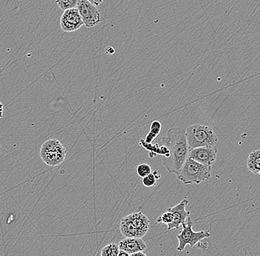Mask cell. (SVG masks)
<instances>
[{"label":"cell","instance_id":"1","mask_svg":"<svg viewBox=\"0 0 260 256\" xmlns=\"http://www.w3.org/2000/svg\"><path fill=\"white\" fill-rule=\"evenodd\" d=\"M161 142L170 151L168 155L162 156V165L169 173L177 175L189 152L186 130L180 127L172 128L167 131V135L162 137Z\"/></svg>","mask_w":260,"mask_h":256},{"label":"cell","instance_id":"2","mask_svg":"<svg viewBox=\"0 0 260 256\" xmlns=\"http://www.w3.org/2000/svg\"><path fill=\"white\" fill-rule=\"evenodd\" d=\"M211 166L201 164L190 157L186 161L177 174L178 179L183 184H200L211 178Z\"/></svg>","mask_w":260,"mask_h":256},{"label":"cell","instance_id":"3","mask_svg":"<svg viewBox=\"0 0 260 256\" xmlns=\"http://www.w3.org/2000/svg\"><path fill=\"white\" fill-rule=\"evenodd\" d=\"M150 221L141 212L133 213L121 218L120 231L125 238H142L149 231Z\"/></svg>","mask_w":260,"mask_h":256},{"label":"cell","instance_id":"4","mask_svg":"<svg viewBox=\"0 0 260 256\" xmlns=\"http://www.w3.org/2000/svg\"><path fill=\"white\" fill-rule=\"evenodd\" d=\"M187 142L189 150L198 147L216 145L218 137L209 126L193 124L186 129Z\"/></svg>","mask_w":260,"mask_h":256},{"label":"cell","instance_id":"5","mask_svg":"<svg viewBox=\"0 0 260 256\" xmlns=\"http://www.w3.org/2000/svg\"><path fill=\"white\" fill-rule=\"evenodd\" d=\"M67 153V149L59 140L50 139L42 144L40 157L45 164L50 167H56L64 162Z\"/></svg>","mask_w":260,"mask_h":256},{"label":"cell","instance_id":"6","mask_svg":"<svg viewBox=\"0 0 260 256\" xmlns=\"http://www.w3.org/2000/svg\"><path fill=\"white\" fill-rule=\"evenodd\" d=\"M192 226V220H191V215H189L187 218L186 223L182 225L183 230L178 236L179 244L177 250L179 252L184 250L187 245L194 247L202 240L210 237V231L195 232L193 231Z\"/></svg>","mask_w":260,"mask_h":256},{"label":"cell","instance_id":"7","mask_svg":"<svg viewBox=\"0 0 260 256\" xmlns=\"http://www.w3.org/2000/svg\"><path fill=\"white\" fill-rule=\"evenodd\" d=\"M76 8L79 10L84 25L89 28L95 27L103 19L96 6L89 3L88 0H79Z\"/></svg>","mask_w":260,"mask_h":256},{"label":"cell","instance_id":"8","mask_svg":"<svg viewBox=\"0 0 260 256\" xmlns=\"http://www.w3.org/2000/svg\"><path fill=\"white\" fill-rule=\"evenodd\" d=\"M217 152L218 149L216 145H207L189 150L188 157L201 164L211 166L217 160Z\"/></svg>","mask_w":260,"mask_h":256},{"label":"cell","instance_id":"9","mask_svg":"<svg viewBox=\"0 0 260 256\" xmlns=\"http://www.w3.org/2000/svg\"><path fill=\"white\" fill-rule=\"evenodd\" d=\"M84 25L82 18L77 8L64 11L60 20L61 30L68 33L75 32Z\"/></svg>","mask_w":260,"mask_h":256},{"label":"cell","instance_id":"10","mask_svg":"<svg viewBox=\"0 0 260 256\" xmlns=\"http://www.w3.org/2000/svg\"><path fill=\"white\" fill-rule=\"evenodd\" d=\"M188 203V199L185 198L175 206L169 207L167 209V210L170 211L173 215V221L167 225L168 231H172L173 229L179 230L180 226L186 223L187 218L191 213L190 211H188L186 209Z\"/></svg>","mask_w":260,"mask_h":256},{"label":"cell","instance_id":"11","mask_svg":"<svg viewBox=\"0 0 260 256\" xmlns=\"http://www.w3.org/2000/svg\"><path fill=\"white\" fill-rule=\"evenodd\" d=\"M120 249L126 251L129 255L138 251H144L146 249V244L141 238L126 237L118 243Z\"/></svg>","mask_w":260,"mask_h":256},{"label":"cell","instance_id":"12","mask_svg":"<svg viewBox=\"0 0 260 256\" xmlns=\"http://www.w3.org/2000/svg\"><path fill=\"white\" fill-rule=\"evenodd\" d=\"M247 168L253 174H259L260 171V150H254L247 159Z\"/></svg>","mask_w":260,"mask_h":256},{"label":"cell","instance_id":"13","mask_svg":"<svg viewBox=\"0 0 260 256\" xmlns=\"http://www.w3.org/2000/svg\"><path fill=\"white\" fill-rule=\"evenodd\" d=\"M140 145H142L144 148L149 152V157H154L157 155H160L162 156L168 155L170 151L167 149L166 145H162L161 147H159L158 144L156 145H152V143H147L145 140H141L140 141Z\"/></svg>","mask_w":260,"mask_h":256},{"label":"cell","instance_id":"14","mask_svg":"<svg viewBox=\"0 0 260 256\" xmlns=\"http://www.w3.org/2000/svg\"><path fill=\"white\" fill-rule=\"evenodd\" d=\"M162 130V124L159 121H154L151 124L150 131L148 133L147 135L146 136L145 142L147 143H152L154 140V139L160 134Z\"/></svg>","mask_w":260,"mask_h":256},{"label":"cell","instance_id":"15","mask_svg":"<svg viewBox=\"0 0 260 256\" xmlns=\"http://www.w3.org/2000/svg\"><path fill=\"white\" fill-rule=\"evenodd\" d=\"M160 176L157 171H154L153 173L146 175L143 177L142 182L144 186L146 188H152L157 184V179H160Z\"/></svg>","mask_w":260,"mask_h":256},{"label":"cell","instance_id":"16","mask_svg":"<svg viewBox=\"0 0 260 256\" xmlns=\"http://www.w3.org/2000/svg\"><path fill=\"white\" fill-rule=\"evenodd\" d=\"M119 250L120 248L118 244L111 243V244H107L102 249L101 255L103 256H118Z\"/></svg>","mask_w":260,"mask_h":256},{"label":"cell","instance_id":"17","mask_svg":"<svg viewBox=\"0 0 260 256\" xmlns=\"http://www.w3.org/2000/svg\"><path fill=\"white\" fill-rule=\"evenodd\" d=\"M79 0H56L57 6L62 11L77 7Z\"/></svg>","mask_w":260,"mask_h":256},{"label":"cell","instance_id":"18","mask_svg":"<svg viewBox=\"0 0 260 256\" xmlns=\"http://www.w3.org/2000/svg\"><path fill=\"white\" fill-rule=\"evenodd\" d=\"M136 173H137L138 176L143 178L146 176V175L152 173V168H151L150 165L143 163V164L138 165L137 168H136Z\"/></svg>","mask_w":260,"mask_h":256},{"label":"cell","instance_id":"19","mask_svg":"<svg viewBox=\"0 0 260 256\" xmlns=\"http://www.w3.org/2000/svg\"><path fill=\"white\" fill-rule=\"evenodd\" d=\"M172 221H173V215L169 210H167V212L160 215L157 220V223L166 224V225H169Z\"/></svg>","mask_w":260,"mask_h":256},{"label":"cell","instance_id":"20","mask_svg":"<svg viewBox=\"0 0 260 256\" xmlns=\"http://www.w3.org/2000/svg\"><path fill=\"white\" fill-rule=\"evenodd\" d=\"M88 1L89 3H92V5H94V6L98 7V6H99V5L104 1V0H88Z\"/></svg>","mask_w":260,"mask_h":256},{"label":"cell","instance_id":"21","mask_svg":"<svg viewBox=\"0 0 260 256\" xmlns=\"http://www.w3.org/2000/svg\"><path fill=\"white\" fill-rule=\"evenodd\" d=\"M106 53H107V54L109 55H113L114 53H115V50H114V48H112V47H107V48H106Z\"/></svg>","mask_w":260,"mask_h":256},{"label":"cell","instance_id":"22","mask_svg":"<svg viewBox=\"0 0 260 256\" xmlns=\"http://www.w3.org/2000/svg\"><path fill=\"white\" fill-rule=\"evenodd\" d=\"M146 256V254L144 252V251H138V252H134L130 256Z\"/></svg>","mask_w":260,"mask_h":256},{"label":"cell","instance_id":"23","mask_svg":"<svg viewBox=\"0 0 260 256\" xmlns=\"http://www.w3.org/2000/svg\"><path fill=\"white\" fill-rule=\"evenodd\" d=\"M3 111H4V106H3V103L0 101V119L3 117Z\"/></svg>","mask_w":260,"mask_h":256},{"label":"cell","instance_id":"24","mask_svg":"<svg viewBox=\"0 0 260 256\" xmlns=\"http://www.w3.org/2000/svg\"><path fill=\"white\" fill-rule=\"evenodd\" d=\"M129 256V254L127 253V252H126V251L123 250V249H120L119 252H118V256Z\"/></svg>","mask_w":260,"mask_h":256},{"label":"cell","instance_id":"25","mask_svg":"<svg viewBox=\"0 0 260 256\" xmlns=\"http://www.w3.org/2000/svg\"><path fill=\"white\" fill-rule=\"evenodd\" d=\"M0 149H1V141H0Z\"/></svg>","mask_w":260,"mask_h":256},{"label":"cell","instance_id":"26","mask_svg":"<svg viewBox=\"0 0 260 256\" xmlns=\"http://www.w3.org/2000/svg\"><path fill=\"white\" fill-rule=\"evenodd\" d=\"M259 174L260 175V171H259Z\"/></svg>","mask_w":260,"mask_h":256}]
</instances>
